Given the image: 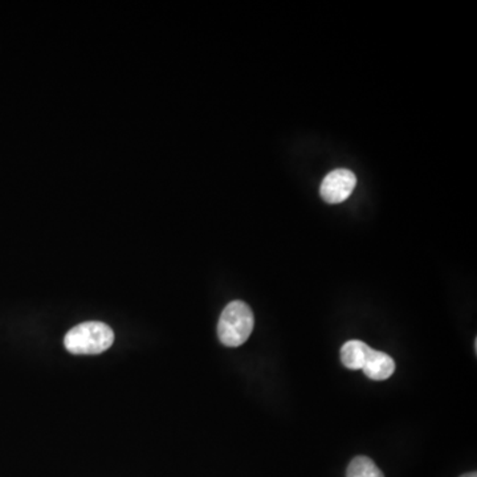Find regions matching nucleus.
Listing matches in <instances>:
<instances>
[{"label": "nucleus", "instance_id": "4", "mask_svg": "<svg viewBox=\"0 0 477 477\" xmlns=\"http://www.w3.org/2000/svg\"><path fill=\"white\" fill-rule=\"evenodd\" d=\"M362 370L370 380L386 381L396 372V362L386 353L372 349Z\"/></svg>", "mask_w": 477, "mask_h": 477}, {"label": "nucleus", "instance_id": "2", "mask_svg": "<svg viewBox=\"0 0 477 477\" xmlns=\"http://www.w3.org/2000/svg\"><path fill=\"white\" fill-rule=\"evenodd\" d=\"M254 325L255 318L251 308L243 301H232L223 309L219 318V339L229 347H240L251 336Z\"/></svg>", "mask_w": 477, "mask_h": 477}, {"label": "nucleus", "instance_id": "1", "mask_svg": "<svg viewBox=\"0 0 477 477\" xmlns=\"http://www.w3.org/2000/svg\"><path fill=\"white\" fill-rule=\"evenodd\" d=\"M113 342L114 333L112 328L97 321L80 323L64 337L65 349L78 356L100 355L108 350Z\"/></svg>", "mask_w": 477, "mask_h": 477}, {"label": "nucleus", "instance_id": "3", "mask_svg": "<svg viewBox=\"0 0 477 477\" xmlns=\"http://www.w3.org/2000/svg\"><path fill=\"white\" fill-rule=\"evenodd\" d=\"M357 185L355 172L347 169H337L329 172L321 183V198L331 205L344 202L352 196Z\"/></svg>", "mask_w": 477, "mask_h": 477}, {"label": "nucleus", "instance_id": "6", "mask_svg": "<svg viewBox=\"0 0 477 477\" xmlns=\"http://www.w3.org/2000/svg\"><path fill=\"white\" fill-rule=\"evenodd\" d=\"M347 477H385V475L370 457L357 456L347 467Z\"/></svg>", "mask_w": 477, "mask_h": 477}, {"label": "nucleus", "instance_id": "5", "mask_svg": "<svg viewBox=\"0 0 477 477\" xmlns=\"http://www.w3.org/2000/svg\"><path fill=\"white\" fill-rule=\"evenodd\" d=\"M372 347L358 339H350L341 347V362L350 370H362Z\"/></svg>", "mask_w": 477, "mask_h": 477}, {"label": "nucleus", "instance_id": "7", "mask_svg": "<svg viewBox=\"0 0 477 477\" xmlns=\"http://www.w3.org/2000/svg\"><path fill=\"white\" fill-rule=\"evenodd\" d=\"M460 477H477V473H465V475H462Z\"/></svg>", "mask_w": 477, "mask_h": 477}]
</instances>
